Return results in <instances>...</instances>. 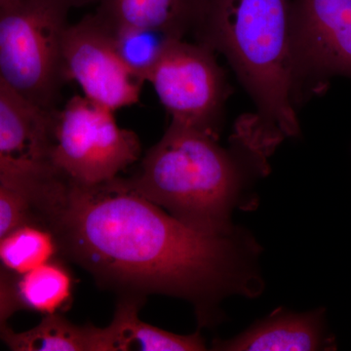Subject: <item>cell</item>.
Masks as SVG:
<instances>
[{
  "instance_id": "9",
  "label": "cell",
  "mask_w": 351,
  "mask_h": 351,
  "mask_svg": "<svg viewBox=\"0 0 351 351\" xmlns=\"http://www.w3.org/2000/svg\"><path fill=\"white\" fill-rule=\"evenodd\" d=\"M53 112L0 87V178L32 205L62 179L51 158Z\"/></svg>"
},
{
  "instance_id": "7",
  "label": "cell",
  "mask_w": 351,
  "mask_h": 351,
  "mask_svg": "<svg viewBox=\"0 0 351 351\" xmlns=\"http://www.w3.org/2000/svg\"><path fill=\"white\" fill-rule=\"evenodd\" d=\"M290 31L298 107L351 80V0H292Z\"/></svg>"
},
{
  "instance_id": "13",
  "label": "cell",
  "mask_w": 351,
  "mask_h": 351,
  "mask_svg": "<svg viewBox=\"0 0 351 351\" xmlns=\"http://www.w3.org/2000/svg\"><path fill=\"white\" fill-rule=\"evenodd\" d=\"M60 254L56 237L40 221L29 219L0 240V270L8 276L19 277Z\"/></svg>"
},
{
  "instance_id": "3",
  "label": "cell",
  "mask_w": 351,
  "mask_h": 351,
  "mask_svg": "<svg viewBox=\"0 0 351 351\" xmlns=\"http://www.w3.org/2000/svg\"><path fill=\"white\" fill-rule=\"evenodd\" d=\"M292 0H207L196 43L230 62L277 147L301 133L291 50Z\"/></svg>"
},
{
  "instance_id": "18",
  "label": "cell",
  "mask_w": 351,
  "mask_h": 351,
  "mask_svg": "<svg viewBox=\"0 0 351 351\" xmlns=\"http://www.w3.org/2000/svg\"><path fill=\"white\" fill-rule=\"evenodd\" d=\"M19 306L12 279L0 270V329Z\"/></svg>"
},
{
  "instance_id": "10",
  "label": "cell",
  "mask_w": 351,
  "mask_h": 351,
  "mask_svg": "<svg viewBox=\"0 0 351 351\" xmlns=\"http://www.w3.org/2000/svg\"><path fill=\"white\" fill-rule=\"evenodd\" d=\"M212 350L219 351L336 350L327 332L324 309L297 313L279 307L234 338L217 339Z\"/></svg>"
},
{
  "instance_id": "1",
  "label": "cell",
  "mask_w": 351,
  "mask_h": 351,
  "mask_svg": "<svg viewBox=\"0 0 351 351\" xmlns=\"http://www.w3.org/2000/svg\"><path fill=\"white\" fill-rule=\"evenodd\" d=\"M36 215L52 230L60 254L123 297L152 294L191 302L200 327L223 319L232 295L265 290L263 248L244 228L207 234L147 199L128 179L98 184L61 180L38 201Z\"/></svg>"
},
{
  "instance_id": "11",
  "label": "cell",
  "mask_w": 351,
  "mask_h": 351,
  "mask_svg": "<svg viewBox=\"0 0 351 351\" xmlns=\"http://www.w3.org/2000/svg\"><path fill=\"white\" fill-rule=\"evenodd\" d=\"M144 300L123 297L110 324L92 329V351H201L206 343L199 332L177 335L138 317Z\"/></svg>"
},
{
  "instance_id": "15",
  "label": "cell",
  "mask_w": 351,
  "mask_h": 351,
  "mask_svg": "<svg viewBox=\"0 0 351 351\" xmlns=\"http://www.w3.org/2000/svg\"><path fill=\"white\" fill-rule=\"evenodd\" d=\"M14 285L20 306L43 315L62 313L73 300V276L58 258L17 277Z\"/></svg>"
},
{
  "instance_id": "17",
  "label": "cell",
  "mask_w": 351,
  "mask_h": 351,
  "mask_svg": "<svg viewBox=\"0 0 351 351\" xmlns=\"http://www.w3.org/2000/svg\"><path fill=\"white\" fill-rule=\"evenodd\" d=\"M34 205L27 195L0 178V240L32 219Z\"/></svg>"
},
{
  "instance_id": "16",
  "label": "cell",
  "mask_w": 351,
  "mask_h": 351,
  "mask_svg": "<svg viewBox=\"0 0 351 351\" xmlns=\"http://www.w3.org/2000/svg\"><path fill=\"white\" fill-rule=\"evenodd\" d=\"M108 25L115 48L124 64L144 83L171 44L181 39L154 27Z\"/></svg>"
},
{
  "instance_id": "5",
  "label": "cell",
  "mask_w": 351,
  "mask_h": 351,
  "mask_svg": "<svg viewBox=\"0 0 351 351\" xmlns=\"http://www.w3.org/2000/svg\"><path fill=\"white\" fill-rule=\"evenodd\" d=\"M141 152L137 134L85 96L75 95L53 112L51 158L62 179L85 186L110 181L138 161Z\"/></svg>"
},
{
  "instance_id": "14",
  "label": "cell",
  "mask_w": 351,
  "mask_h": 351,
  "mask_svg": "<svg viewBox=\"0 0 351 351\" xmlns=\"http://www.w3.org/2000/svg\"><path fill=\"white\" fill-rule=\"evenodd\" d=\"M92 328L77 326L61 313L44 315L27 331L0 329V339L14 351H92Z\"/></svg>"
},
{
  "instance_id": "2",
  "label": "cell",
  "mask_w": 351,
  "mask_h": 351,
  "mask_svg": "<svg viewBox=\"0 0 351 351\" xmlns=\"http://www.w3.org/2000/svg\"><path fill=\"white\" fill-rule=\"evenodd\" d=\"M269 157L246 114L237 120L228 147L211 134L170 123L128 181L189 228L226 234L237 228L235 210L257 208L255 186L269 174Z\"/></svg>"
},
{
  "instance_id": "8",
  "label": "cell",
  "mask_w": 351,
  "mask_h": 351,
  "mask_svg": "<svg viewBox=\"0 0 351 351\" xmlns=\"http://www.w3.org/2000/svg\"><path fill=\"white\" fill-rule=\"evenodd\" d=\"M66 80H75L83 96L117 112L138 103L144 82L124 64L110 25L96 12L69 24L63 43Z\"/></svg>"
},
{
  "instance_id": "12",
  "label": "cell",
  "mask_w": 351,
  "mask_h": 351,
  "mask_svg": "<svg viewBox=\"0 0 351 351\" xmlns=\"http://www.w3.org/2000/svg\"><path fill=\"white\" fill-rule=\"evenodd\" d=\"M96 13L108 25L154 27L186 39L193 34L207 0H94Z\"/></svg>"
},
{
  "instance_id": "19",
  "label": "cell",
  "mask_w": 351,
  "mask_h": 351,
  "mask_svg": "<svg viewBox=\"0 0 351 351\" xmlns=\"http://www.w3.org/2000/svg\"><path fill=\"white\" fill-rule=\"evenodd\" d=\"M11 0H0V8H1V7H3L4 5H5V4L8 3V2H10Z\"/></svg>"
},
{
  "instance_id": "6",
  "label": "cell",
  "mask_w": 351,
  "mask_h": 351,
  "mask_svg": "<svg viewBox=\"0 0 351 351\" xmlns=\"http://www.w3.org/2000/svg\"><path fill=\"white\" fill-rule=\"evenodd\" d=\"M147 82L171 117V123L219 138L230 87L215 52L180 39L164 52Z\"/></svg>"
},
{
  "instance_id": "4",
  "label": "cell",
  "mask_w": 351,
  "mask_h": 351,
  "mask_svg": "<svg viewBox=\"0 0 351 351\" xmlns=\"http://www.w3.org/2000/svg\"><path fill=\"white\" fill-rule=\"evenodd\" d=\"M94 0H11L0 8V87L46 112L64 82L63 43L71 9Z\"/></svg>"
}]
</instances>
